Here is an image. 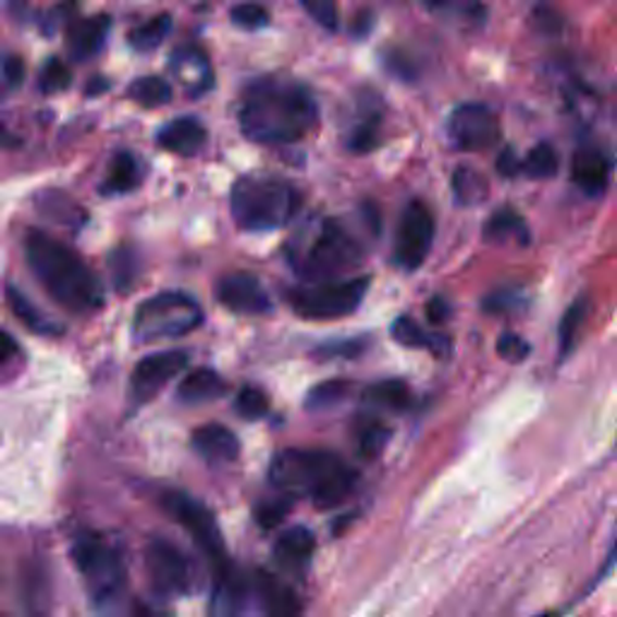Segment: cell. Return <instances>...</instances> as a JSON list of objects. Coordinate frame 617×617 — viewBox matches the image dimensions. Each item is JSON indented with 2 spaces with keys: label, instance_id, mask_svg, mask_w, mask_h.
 Instances as JSON below:
<instances>
[{
  "label": "cell",
  "instance_id": "cell-46",
  "mask_svg": "<svg viewBox=\"0 0 617 617\" xmlns=\"http://www.w3.org/2000/svg\"><path fill=\"white\" fill-rule=\"evenodd\" d=\"M448 305L446 301L442 299V297H434V299H430V305H428V317H430V321L434 323V326H440V323H444L446 319H448Z\"/></svg>",
  "mask_w": 617,
  "mask_h": 617
},
{
  "label": "cell",
  "instance_id": "cell-25",
  "mask_svg": "<svg viewBox=\"0 0 617 617\" xmlns=\"http://www.w3.org/2000/svg\"><path fill=\"white\" fill-rule=\"evenodd\" d=\"M140 184V170L136 157L131 152H119L109 164L107 182L102 190L107 196H123Z\"/></svg>",
  "mask_w": 617,
  "mask_h": 617
},
{
  "label": "cell",
  "instance_id": "cell-32",
  "mask_svg": "<svg viewBox=\"0 0 617 617\" xmlns=\"http://www.w3.org/2000/svg\"><path fill=\"white\" fill-rule=\"evenodd\" d=\"M430 8L446 20H461L468 25H482L485 22V8L478 0H430Z\"/></svg>",
  "mask_w": 617,
  "mask_h": 617
},
{
  "label": "cell",
  "instance_id": "cell-33",
  "mask_svg": "<svg viewBox=\"0 0 617 617\" xmlns=\"http://www.w3.org/2000/svg\"><path fill=\"white\" fill-rule=\"evenodd\" d=\"M353 384L350 381H323V384L313 386L307 394V408L309 410H329L335 408L338 403H343L350 396Z\"/></svg>",
  "mask_w": 617,
  "mask_h": 617
},
{
  "label": "cell",
  "instance_id": "cell-39",
  "mask_svg": "<svg viewBox=\"0 0 617 617\" xmlns=\"http://www.w3.org/2000/svg\"><path fill=\"white\" fill-rule=\"evenodd\" d=\"M292 507V497L283 495L280 492V497L275 499H263L261 504L256 507V521L263 526V529H273V526H277L280 521L285 519L287 511Z\"/></svg>",
  "mask_w": 617,
  "mask_h": 617
},
{
  "label": "cell",
  "instance_id": "cell-36",
  "mask_svg": "<svg viewBox=\"0 0 617 617\" xmlns=\"http://www.w3.org/2000/svg\"><path fill=\"white\" fill-rule=\"evenodd\" d=\"M388 428H384L381 422H367L360 428V432H357V448H360V454L365 458H374L379 456L381 452H384V446L388 442Z\"/></svg>",
  "mask_w": 617,
  "mask_h": 617
},
{
  "label": "cell",
  "instance_id": "cell-2",
  "mask_svg": "<svg viewBox=\"0 0 617 617\" xmlns=\"http://www.w3.org/2000/svg\"><path fill=\"white\" fill-rule=\"evenodd\" d=\"M25 258L44 292L65 311L85 317L104 307L102 283L69 244L41 230H29Z\"/></svg>",
  "mask_w": 617,
  "mask_h": 617
},
{
  "label": "cell",
  "instance_id": "cell-24",
  "mask_svg": "<svg viewBox=\"0 0 617 617\" xmlns=\"http://www.w3.org/2000/svg\"><path fill=\"white\" fill-rule=\"evenodd\" d=\"M254 593L258 596V601L263 603V608L273 615H295L299 613V603L297 596L292 593L283 583L275 581L273 577L268 575H256L254 581Z\"/></svg>",
  "mask_w": 617,
  "mask_h": 617
},
{
  "label": "cell",
  "instance_id": "cell-43",
  "mask_svg": "<svg viewBox=\"0 0 617 617\" xmlns=\"http://www.w3.org/2000/svg\"><path fill=\"white\" fill-rule=\"evenodd\" d=\"M377 148V121H367L357 126L350 136V150L355 152H369Z\"/></svg>",
  "mask_w": 617,
  "mask_h": 617
},
{
  "label": "cell",
  "instance_id": "cell-35",
  "mask_svg": "<svg viewBox=\"0 0 617 617\" xmlns=\"http://www.w3.org/2000/svg\"><path fill=\"white\" fill-rule=\"evenodd\" d=\"M557 152L550 143H541L529 152V157L521 162V172H526V176L531 178H550L557 174Z\"/></svg>",
  "mask_w": 617,
  "mask_h": 617
},
{
  "label": "cell",
  "instance_id": "cell-31",
  "mask_svg": "<svg viewBox=\"0 0 617 617\" xmlns=\"http://www.w3.org/2000/svg\"><path fill=\"white\" fill-rule=\"evenodd\" d=\"M587 311H589L587 297H577L569 305L563 323H559V355L563 357H567L571 350H575L579 331L583 326V321H587Z\"/></svg>",
  "mask_w": 617,
  "mask_h": 617
},
{
  "label": "cell",
  "instance_id": "cell-42",
  "mask_svg": "<svg viewBox=\"0 0 617 617\" xmlns=\"http://www.w3.org/2000/svg\"><path fill=\"white\" fill-rule=\"evenodd\" d=\"M268 20L271 17H268L266 8L256 3H242L232 10V22L244 29H261L268 25Z\"/></svg>",
  "mask_w": 617,
  "mask_h": 617
},
{
  "label": "cell",
  "instance_id": "cell-14",
  "mask_svg": "<svg viewBox=\"0 0 617 617\" xmlns=\"http://www.w3.org/2000/svg\"><path fill=\"white\" fill-rule=\"evenodd\" d=\"M218 299L234 313L258 317L273 309V301L268 297L261 280L251 273H230L218 283Z\"/></svg>",
  "mask_w": 617,
  "mask_h": 617
},
{
  "label": "cell",
  "instance_id": "cell-8",
  "mask_svg": "<svg viewBox=\"0 0 617 617\" xmlns=\"http://www.w3.org/2000/svg\"><path fill=\"white\" fill-rule=\"evenodd\" d=\"M160 507L170 519L182 526V529L190 535V541L203 550V555L208 557L215 577L232 567L227 559V550H224L220 526L203 502L190 497L188 492L182 490H164L160 497Z\"/></svg>",
  "mask_w": 617,
  "mask_h": 617
},
{
  "label": "cell",
  "instance_id": "cell-34",
  "mask_svg": "<svg viewBox=\"0 0 617 617\" xmlns=\"http://www.w3.org/2000/svg\"><path fill=\"white\" fill-rule=\"evenodd\" d=\"M170 29H172V17L170 15H157L150 22H145L143 27L133 32L131 47L138 49V51H152L166 39Z\"/></svg>",
  "mask_w": 617,
  "mask_h": 617
},
{
  "label": "cell",
  "instance_id": "cell-11",
  "mask_svg": "<svg viewBox=\"0 0 617 617\" xmlns=\"http://www.w3.org/2000/svg\"><path fill=\"white\" fill-rule=\"evenodd\" d=\"M188 367V353L184 350H162L152 353L136 365L128 384V403L133 408H143L162 394V388L170 384Z\"/></svg>",
  "mask_w": 617,
  "mask_h": 617
},
{
  "label": "cell",
  "instance_id": "cell-26",
  "mask_svg": "<svg viewBox=\"0 0 617 617\" xmlns=\"http://www.w3.org/2000/svg\"><path fill=\"white\" fill-rule=\"evenodd\" d=\"M128 97L133 102H138L145 109H160L164 104L172 102V85L164 81V77H157V75H145L138 77L136 83H131L128 87Z\"/></svg>",
  "mask_w": 617,
  "mask_h": 617
},
{
  "label": "cell",
  "instance_id": "cell-47",
  "mask_svg": "<svg viewBox=\"0 0 617 617\" xmlns=\"http://www.w3.org/2000/svg\"><path fill=\"white\" fill-rule=\"evenodd\" d=\"M15 355H17V343L13 341V335L0 331V367H3L10 357H15Z\"/></svg>",
  "mask_w": 617,
  "mask_h": 617
},
{
  "label": "cell",
  "instance_id": "cell-45",
  "mask_svg": "<svg viewBox=\"0 0 617 617\" xmlns=\"http://www.w3.org/2000/svg\"><path fill=\"white\" fill-rule=\"evenodd\" d=\"M3 73H5V81L13 87L22 85V81H25V65H22V61L15 59V55H10V59H5Z\"/></svg>",
  "mask_w": 617,
  "mask_h": 617
},
{
  "label": "cell",
  "instance_id": "cell-22",
  "mask_svg": "<svg viewBox=\"0 0 617 617\" xmlns=\"http://www.w3.org/2000/svg\"><path fill=\"white\" fill-rule=\"evenodd\" d=\"M485 239L490 244H502V246H526L531 239V232L526 227L523 218L516 210L502 208L485 222Z\"/></svg>",
  "mask_w": 617,
  "mask_h": 617
},
{
  "label": "cell",
  "instance_id": "cell-21",
  "mask_svg": "<svg viewBox=\"0 0 617 617\" xmlns=\"http://www.w3.org/2000/svg\"><path fill=\"white\" fill-rule=\"evenodd\" d=\"M172 71L186 87L188 97H200L212 85V73L203 53L178 51L172 59Z\"/></svg>",
  "mask_w": 617,
  "mask_h": 617
},
{
  "label": "cell",
  "instance_id": "cell-15",
  "mask_svg": "<svg viewBox=\"0 0 617 617\" xmlns=\"http://www.w3.org/2000/svg\"><path fill=\"white\" fill-rule=\"evenodd\" d=\"M613 160L601 145H581L571 157V182L587 196H601L608 188Z\"/></svg>",
  "mask_w": 617,
  "mask_h": 617
},
{
  "label": "cell",
  "instance_id": "cell-38",
  "mask_svg": "<svg viewBox=\"0 0 617 617\" xmlns=\"http://www.w3.org/2000/svg\"><path fill=\"white\" fill-rule=\"evenodd\" d=\"M234 408L242 415L244 420H258L263 418L268 412V398L261 388H254V386H244L239 391L237 400H234Z\"/></svg>",
  "mask_w": 617,
  "mask_h": 617
},
{
  "label": "cell",
  "instance_id": "cell-12",
  "mask_svg": "<svg viewBox=\"0 0 617 617\" xmlns=\"http://www.w3.org/2000/svg\"><path fill=\"white\" fill-rule=\"evenodd\" d=\"M434 242V218L432 210L422 200H412L406 206L398 222L396 237V263L406 271H418L424 263Z\"/></svg>",
  "mask_w": 617,
  "mask_h": 617
},
{
  "label": "cell",
  "instance_id": "cell-10",
  "mask_svg": "<svg viewBox=\"0 0 617 617\" xmlns=\"http://www.w3.org/2000/svg\"><path fill=\"white\" fill-rule=\"evenodd\" d=\"M145 571L150 587L166 599L186 596L194 589V571L188 557L166 538H152L145 545Z\"/></svg>",
  "mask_w": 617,
  "mask_h": 617
},
{
  "label": "cell",
  "instance_id": "cell-29",
  "mask_svg": "<svg viewBox=\"0 0 617 617\" xmlns=\"http://www.w3.org/2000/svg\"><path fill=\"white\" fill-rule=\"evenodd\" d=\"M109 271L111 280H114V287L126 295L133 283L138 280V254L128 249V246H119V249H114L109 256Z\"/></svg>",
  "mask_w": 617,
  "mask_h": 617
},
{
  "label": "cell",
  "instance_id": "cell-28",
  "mask_svg": "<svg viewBox=\"0 0 617 617\" xmlns=\"http://www.w3.org/2000/svg\"><path fill=\"white\" fill-rule=\"evenodd\" d=\"M454 198L461 206H480L488 198V182L478 170L470 166H458L452 176Z\"/></svg>",
  "mask_w": 617,
  "mask_h": 617
},
{
  "label": "cell",
  "instance_id": "cell-23",
  "mask_svg": "<svg viewBox=\"0 0 617 617\" xmlns=\"http://www.w3.org/2000/svg\"><path fill=\"white\" fill-rule=\"evenodd\" d=\"M391 335H394V341H398L400 345H406V347H418V350L422 347V350H430L436 357H448V355H452V341H448L446 335L424 333L418 326V323H415L408 317L396 319L394 326H391Z\"/></svg>",
  "mask_w": 617,
  "mask_h": 617
},
{
  "label": "cell",
  "instance_id": "cell-1",
  "mask_svg": "<svg viewBox=\"0 0 617 617\" xmlns=\"http://www.w3.org/2000/svg\"><path fill=\"white\" fill-rule=\"evenodd\" d=\"M317 123L319 104L309 89L277 77L254 83L239 109L242 133L263 145L297 143L309 136Z\"/></svg>",
  "mask_w": 617,
  "mask_h": 617
},
{
  "label": "cell",
  "instance_id": "cell-27",
  "mask_svg": "<svg viewBox=\"0 0 617 617\" xmlns=\"http://www.w3.org/2000/svg\"><path fill=\"white\" fill-rule=\"evenodd\" d=\"M5 297H8L10 309H13V313L20 319V323H25V326H27L32 333L53 335L55 331H59L47 317H44V313H41L35 305H32V301H29L25 295H22V292H20L15 285H8Z\"/></svg>",
  "mask_w": 617,
  "mask_h": 617
},
{
  "label": "cell",
  "instance_id": "cell-6",
  "mask_svg": "<svg viewBox=\"0 0 617 617\" xmlns=\"http://www.w3.org/2000/svg\"><path fill=\"white\" fill-rule=\"evenodd\" d=\"M71 557L81 571L85 591L95 608H109L121 601L128 583L126 563L119 550L97 533H81L73 541Z\"/></svg>",
  "mask_w": 617,
  "mask_h": 617
},
{
  "label": "cell",
  "instance_id": "cell-30",
  "mask_svg": "<svg viewBox=\"0 0 617 617\" xmlns=\"http://www.w3.org/2000/svg\"><path fill=\"white\" fill-rule=\"evenodd\" d=\"M365 400L372 403V406L403 410L410 403V391L406 386V381L388 379V381H381V384L369 386L365 391Z\"/></svg>",
  "mask_w": 617,
  "mask_h": 617
},
{
  "label": "cell",
  "instance_id": "cell-37",
  "mask_svg": "<svg viewBox=\"0 0 617 617\" xmlns=\"http://www.w3.org/2000/svg\"><path fill=\"white\" fill-rule=\"evenodd\" d=\"M73 81L71 69L59 59H51L47 65H44L41 77H39V87L44 95H55V92H63V89H69Z\"/></svg>",
  "mask_w": 617,
  "mask_h": 617
},
{
  "label": "cell",
  "instance_id": "cell-13",
  "mask_svg": "<svg viewBox=\"0 0 617 617\" xmlns=\"http://www.w3.org/2000/svg\"><path fill=\"white\" fill-rule=\"evenodd\" d=\"M448 136L458 150H490L499 138V121L495 111L485 104H461L448 119Z\"/></svg>",
  "mask_w": 617,
  "mask_h": 617
},
{
  "label": "cell",
  "instance_id": "cell-7",
  "mask_svg": "<svg viewBox=\"0 0 617 617\" xmlns=\"http://www.w3.org/2000/svg\"><path fill=\"white\" fill-rule=\"evenodd\" d=\"M203 323V309L186 292H160L145 299L133 317V338L140 343L174 341Z\"/></svg>",
  "mask_w": 617,
  "mask_h": 617
},
{
  "label": "cell",
  "instance_id": "cell-5",
  "mask_svg": "<svg viewBox=\"0 0 617 617\" xmlns=\"http://www.w3.org/2000/svg\"><path fill=\"white\" fill-rule=\"evenodd\" d=\"M301 206L299 190L285 178L268 174L242 176L232 186V218L246 232H271L295 220Z\"/></svg>",
  "mask_w": 617,
  "mask_h": 617
},
{
  "label": "cell",
  "instance_id": "cell-20",
  "mask_svg": "<svg viewBox=\"0 0 617 617\" xmlns=\"http://www.w3.org/2000/svg\"><path fill=\"white\" fill-rule=\"evenodd\" d=\"M109 25L111 22L107 15L81 20L77 25H73L69 32V49L73 53V59L87 61V59H92V55H97L99 49L104 47Z\"/></svg>",
  "mask_w": 617,
  "mask_h": 617
},
{
  "label": "cell",
  "instance_id": "cell-40",
  "mask_svg": "<svg viewBox=\"0 0 617 617\" xmlns=\"http://www.w3.org/2000/svg\"><path fill=\"white\" fill-rule=\"evenodd\" d=\"M301 5L313 22H319L323 29H338V3L335 0H301Z\"/></svg>",
  "mask_w": 617,
  "mask_h": 617
},
{
  "label": "cell",
  "instance_id": "cell-18",
  "mask_svg": "<svg viewBox=\"0 0 617 617\" xmlns=\"http://www.w3.org/2000/svg\"><path fill=\"white\" fill-rule=\"evenodd\" d=\"M317 550V538L305 526H292V529L283 531L275 543V559L285 569L299 571L309 565V559Z\"/></svg>",
  "mask_w": 617,
  "mask_h": 617
},
{
  "label": "cell",
  "instance_id": "cell-19",
  "mask_svg": "<svg viewBox=\"0 0 617 617\" xmlns=\"http://www.w3.org/2000/svg\"><path fill=\"white\" fill-rule=\"evenodd\" d=\"M224 394H227V384H224V379L218 372H212L208 367L194 369V372L184 377V381L176 388V398L186 403V406L218 400Z\"/></svg>",
  "mask_w": 617,
  "mask_h": 617
},
{
  "label": "cell",
  "instance_id": "cell-44",
  "mask_svg": "<svg viewBox=\"0 0 617 617\" xmlns=\"http://www.w3.org/2000/svg\"><path fill=\"white\" fill-rule=\"evenodd\" d=\"M497 172L502 174V176H516L521 172V162H519V157H516V152L511 150V148H507L504 150L502 155H499V160H497Z\"/></svg>",
  "mask_w": 617,
  "mask_h": 617
},
{
  "label": "cell",
  "instance_id": "cell-4",
  "mask_svg": "<svg viewBox=\"0 0 617 617\" xmlns=\"http://www.w3.org/2000/svg\"><path fill=\"white\" fill-rule=\"evenodd\" d=\"M287 258L295 273L307 283H326L355 271L362 263L365 249L343 222L317 218L309 230L287 246Z\"/></svg>",
  "mask_w": 617,
  "mask_h": 617
},
{
  "label": "cell",
  "instance_id": "cell-3",
  "mask_svg": "<svg viewBox=\"0 0 617 617\" xmlns=\"http://www.w3.org/2000/svg\"><path fill=\"white\" fill-rule=\"evenodd\" d=\"M271 485L292 499H309L319 509H333L350 495L355 473L343 458L317 448H285L268 468Z\"/></svg>",
  "mask_w": 617,
  "mask_h": 617
},
{
  "label": "cell",
  "instance_id": "cell-41",
  "mask_svg": "<svg viewBox=\"0 0 617 617\" xmlns=\"http://www.w3.org/2000/svg\"><path fill=\"white\" fill-rule=\"evenodd\" d=\"M497 353L504 362H511V365H519L523 362L526 357L531 355V345L526 343L521 335L516 333H502L499 341H497Z\"/></svg>",
  "mask_w": 617,
  "mask_h": 617
},
{
  "label": "cell",
  "instance_id": "cell-9",
  "mask_svg": "<svg viewBox=\"0 0 617 617\" xmlns=\"http://www.w3.org/2000/svg\"><path fill=\"white\" fill-rule=\"evenodd\" d=\"M369 277L350 280H326V283H309V287H297L287 295V301L301 319L329 321L350 317L362 305L367 295Z\"/></svg>",
  "mask_w": 617,
  "mask_h": 617
},
{
  "label": "cell",
  "instance_id": "cell-16",
  "mask_svg": "<svg viewBox=\"0 0 617 617\" xmlns=\"http://www.w3.org/2000/svg\"><path fill=\"white\" fill-rule=\"evenodd\" d=\"M190 444H194L196 454L200 458H206L208 464H215V466L237 461L239 452H242L237 434L218 422H210V424H203V428H198L194 436H190Z\"/></svg>",
  "mask_w": 617,
  "mask_h": 617
},
{
  "label": "cell",
  "instance_id": "cell-17",
  "mask_svg": "<svg viewBox=\"0 0 617 617\" xmlns=\"http://www.w3.org/2000/svg\"><path fill=\"white\" fill-rule=\"evenodd\" d=\"M206 140H208V131L203 123L194 116H182L176 121H170L160 133H157V143H160V148L170 150L174 155H182V157L198 155L200 150H203Z\"/></svg>",
  "mask_w": 617,
  "mask_h": 617
}]
</instances>
